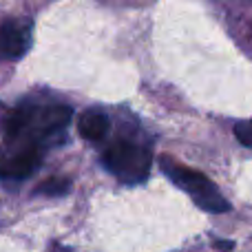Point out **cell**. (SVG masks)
<instances>
[{"mask_svg":"<svg viewBox=\"0 0 252 252\" xmlns=\"http://www.w3.org/2000/svg\"><path fill=\"white\" fill-rule=\"evenodd\" d=\"M159 164H161V170H164L166 177H168L175 186L182 188L186 195H190V199L195 201L201 210L215 213V215L228 213V210H230L228 199L217 190V186H215L204 173L179 164V161H175L173 157H161Z\"/></svg>","mask_w":252,"mask_h":252,"instance_id":"2","label":"cell"},{"mask_svg":"<svg viewBox=\"0 0 252 252\" xmlns=\"http://www.w3.org/2000/svg\"><path fill=\"white\" fill-rule=\"evenodd\" d=\"M42 151L35 148L16 146V144H7L0 146V177L2 179H25L42 161Z\"/></svg>","mask_w":252,"mask_h":252,"instance_id":"4","label":"cell"},{"mask_svg":"<svg viewBox=\"0 0 252 252\" xmlns=\"http://www.w3.org/2000/svg\"><path fill=\"white\" fill-rule=\"evenodd\" d=\"M33 25L25 18H9L0 25V58L18 60L31 49Z\"/></svg>","mask_w":252,"mask_h":252,"instance_id":"5","label":"cell"},{"mask_svg":"<svg viewBox=\"0 0 252 252\" xmlns=\"http://www.w3.org/2000/svg\"><path fill=\"white\" fill-rule=\"evenodd\" d=\"M104 164L120 182L139 184L148 177L153 155L146 146L130 139H118L104 151Z\"/></svg>","mask_w":252,"mask_h":252,"instance_id":"3","label":"cell"},{"mask_svg":"<svg viewBox=\"0 0 252 252\" xmlns=\"http://www.w3.org/2000/svg\"><path fill=\"white\" fill-rule=\"evenodd\" d=\"M71 106L47 104V106H22L2 120V130L7 144L47 151L64 137V130L71 122Z\"/></svg>","mask_w":252,"mask_h":252,"instance_id":"1","label":"cell"},{"mask_svg":"<svg viewBox=\"0 0 252 252\" xmlns=\"http://www.w3.org/2000/svg\"><path fill=\"white\" fill-rule=\"evenodd\" d=\"M109 128H111V120H109V113L104 109H87L78 120V130L84 139L89 142H100L109 135Z\"/></svg>","mask_w":252,"mask_h":252,"instance_id":"6","label":"cell"},{"mask_svg":"<svg viewBox=\"0 0 252 252\" xmlns=\"http://www.w3.org/2000/svg\"><path fill=\"white\" fill-rule=\"evenodd\" d=\"M71 188V182L64 177H51V179H44L35 192L38 195H47V197H60V195H66Z\"/></svg>","mask_w":252,"mask_h":252,"instance_id":"7","label":"cell"},{"mask_svg":"<svg viewBox=\"0 0 252 252\" xmlns=\"http://www.w3.org/2000/svg\"><path fill=\"white\" fill-rule=\"evenodd\" d=\"M235 135L244 146H252V118L250 120H244L235 126Z\"/></svg>","mask_w":252,"mask_h":252,"instance_id":"8","label":"cell"},{"mask_svg":"<svg viewBox=\"0 0 252 252\" xmlns=\"http://www.w3.org/2000/svg\"><path fill=\"white\" fill-rule=\"evenodd\" d=\"M215 248L221 250V252H228V250L235 248V244H232V241H215Z\"/></svg>","mask_w":252,"mask_h":252,"instance_id":"9","label":"cell"}]
</instances>
